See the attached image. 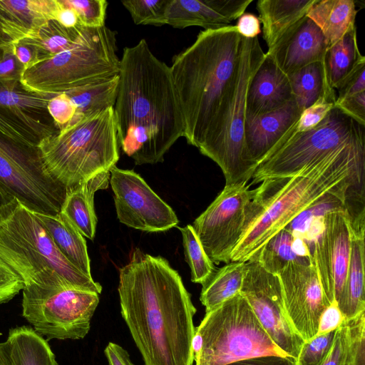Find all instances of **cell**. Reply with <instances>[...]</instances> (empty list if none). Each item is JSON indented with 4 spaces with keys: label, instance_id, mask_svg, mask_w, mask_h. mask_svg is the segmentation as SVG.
<instances>
[{
    "label": "cell",
    "instance_id": "ac0fdd59",
    "mask_svg": "<svg viewBox=\"0 0 365 365\" xmlns=\"http://www.w3.org/2000/svg\"><path fill=\"white\" fill-rule=\"evenodd\" d=\"M287 317L299 336L307 341L317 336L321 315L329 305L314 261L292 262L277 274Z\"/></svg>",
    "mask_w": 365,
    "mask_h": 365
},
{
    "label": "cell",
    "instance_id": "30bf717a",
    "mask_svg": "<svg viewBox=\"0 0 365 365\" xmlns=\"http://www.w3.org/2000/svg\"><path fill=\"white\" fill-rule=\"evenodd\" d=\"M297 123V122H296ZM293 125L257 165L250 185L292 176L337 150L365 138L362 125L334 107L314 128L297 132Z\"/></svg>",
    "mask_w": 365,
    "mask_h": 365
},
{
    "label": "cell",
    "instance_id": "f546056e",
    "mask_svg": "<svg viewBox=\"0 0 365 365\" xmlns=\"http://www.w3.org/2000/svg\"><path fill=\"white\" fill-rule=\"evenodd\" d=\"M357 11L354 0H317L306 16L319 28L329 48L356 26Z\"/></svg>",
    "mask_w": 365,
    "mask_h": 365
},
{
    "label": "cell",
    "instance_id": "f907efd6",
    "mask_svg": "<svg viewBox=\"0 0 365 365\" xmlns=\"http://www.w3.org/2000/svg\"><path fill=\"white\" fill-rule=\"evenodd\" d=\"M12 47L15 56L24 66V69L38 61V52L31 45L23 41H19L12 43Z\"/></svg>",
    "mask_w": 365,
    "mask_h": 365
},
{
    "label": "cell",
    "instance_id": "ab89813d",
    "mask_svg": "<svg viewBox=\"0 0 365 365\" xmlns=\"http://www.w3.org/2000/svg\"><path fill=\"white\" fill-rule=\"evenodd\" d=\"M336 331L317 335L304 341L295 359L296 365H321L332 348Z\"/></svg>",
    "mask_w": 365,
    "mask_h": 365
},
{
    "label": "cell",
    "instance_id": "484cf974",
    "mask_svg": "<svg viewBox=\"0 0 365 365\" xmlns=\"http://www.w3.org/2000/svg\"><path fill=\"white\" fill-rule=\"evenodd\" d=\"M317 0H259L256 8L263 38L272 48L299 22Z\"/></svg>",
    "mask_w": 365,
    "mask_h": 365
},
{
    "label": "cell",
    "instance_id": "52a82bcc",
    "mask_svg": "<svg viewBox=\"0 0 365 365\" xmlns=\"http://www.w3.org/2000/svg\"><path fill=\"white\" fill-rule=\"evenodd\" d=\"M113 107L61 130L38 145L51 177L70 188L110 171L119 159Z\"/></svg>",
    "mask_w": 365,
    "mask_h": 365
},
{
    "label": "cell",
    "instance_id": "4dcf8cb0",
    "mask_svg": "<svg viewBox=\"0 0 365 365\" xmlns=\"http://www.w3.org/2000/svg\"><path fill=\"white\" fill-rule=\"evenodd\" d=\"M245 262L233 261L217 269L202 284L200 299L208 312L240 292Z\"/></svg>",
    "mask_w": 365,
    "mask_h": 365
},
{
    "label": "cell",
    "instance_id": "2e32d148",
    "mask_svg": "<svg viewBox=\"0 0 365 365\" xmlns=\"http://www.w3.org/2000/svg\"><path fill=\"white\" fill-rule=\"evenodd\" d=\"M53 96L32 92L21 81H0V131L19 142L38 147L60 131L47 108Z\"/></svg>",
    "mask_w": 365,
    "mask_h": 365
},
{
    "label": "cell",
    "instance_id": "8d00e7d4",
    "mask_svg": "<svg viewBox=\"0 0 365 365\" xmlns=\"http://www.w3.org/2000/svg\"><path fill=\"white\" fill-rule=\"evenodd\" d=\"M346 322L347 346L344 365H365V311Z\"/></svg>",
    "mask_w": 365,
    "mask_h": 365
},
{
    "label": "cell",
    "instance_id": "1f68e13d",
    "mask_svg": "<svg viewBox=\"0 0 365 365\" xmlns=\"http://www.w3.org/2000/svg\"><path fill=\"white\" fill-rule=\"evenodd\" d=\"M362 63L365 57L359 50L354 26L327 51L324 63L329 85L335 90Z\"/></svg>",
    "mask_w": 365,
    "mask_h": 365
},
{
    "label": "cell",
    "instance_id": "f1b7e54d",
    "mask_svg": "<svg viewBox=\"0 0 365 365\" xmlns=\"http://www.w3.org/2000/svg\"><path fill=\"white\" fill-rule=\"evenodd\" d=\"M250 259H255L265 270L277 275L289 264L309 263L313 257L309 245L283 229Z\"/></svg>",
    "mask_w": 365,
    "mask_h": 365
},
{
    "label": "cell",
    "instance_id": "d6986e66",
    "mask_svg": "<svg viewBox=\"0 0 365 365\" xmlns=\"http://www.w3.org/2000/svg\"><path fill=\"white\" fill-rule=\"evenodd\" d=\"M328 48L319 28L305 16L265 53L288 76L309 64L324 61Z\"/></svg>",
    "mask_w": 365,
    "mask_h": 365
},
{
    "label": "cell",
    "instance_id": "f6af8a7d",
    "mask_svg": "<svg viewBox=\"0 0 365 365\" xmlns=\"http://www.w3.org/2000/svg\"><path fill=\"white\" fill-rule=\"evenodd\" d=\"M335 107L362 125H365V91L336 101Z\"/></svg>",
    "mask_w": 365,
    "mask_h": 365
},
{
    "label": "cell",
    "instance_id": "7bdbcfd3",
    "mask_svg": "<svg viewBox=\"0 0 365 365\" xmlns=\"http://www.w3.org/2000/svg\"><path fill=\"white\" fill-rule=\"evenodd\" d=\"M335 89L338 91L336 101L365 91V63L360 64Z\"/></svg>",
    "mask_w": 365,
    "mask_h": 365
},
{
    "label": "cell",
    "instance_id": "e575fe53",
    "mask_svg": "<svg viewBox=\"0 0 365 365\" xmlns=\"http://www.w3.org/2000/svg\"><path fill=\"white\" fill-rule=\"evenodd\" d=\"M179 230L182 236L185 259L191 271V281L202 284L216 268L205 253L192 226L187 225Z\"/></svg>",
    "mask_w": 365,
    "mask_h": 365
},
{
    "label": "cell",
    "instance_id": "74e56055",
    "mask_svg": "<svg viewBox=\"0 0 365 365\" xmlns=\"http://www.w3.org/2000/svg\"><path fill=\"white\" fill-rule=\"evenodd\" d=\"M336 99L335 90L329 86L314 104L302 112L294 124V130L297 132H304L314 128L335 107Z\"/></svg>",
    "mask_w": 365,
    "mask_h": 365
},
{
    "label": "cell",
    "instance_id": "3957f363",
    "mask_svg": "<svg viewBox=\"0 0 365 365\" xmlns=\"http://www.w3.org/2000/svg\"><path fill=\"white\" fill-rule=\"evenodd\" d=\"M365 138L303 168L292 176L265 179L247 210L231 262H247L304 210L329 194H364Z\"/></svg>",
    "mask_w": 365,
    "mask_h": 365
},
{
    "label": "cell",
    "instance_id": "6da1fadb",
    "mask_svg": "<svg viewBox=\"0 0 365 365\" xmlns=\"http://www.w3.org/2000/svg\"><path fill=\"white\" fill-rule=\"evenodd\" d=\"M120 313L145 365H192L196 309L168 262L139 249L120 269Z\"/></svg>",
    "mask_w": 365,
    "mask_h": 365
},
{
    "label": "cell",
    "instance_id": "d4e9b609",
    "mask_svg": "<svg viewBox=\"0 0 365 365\" xmlns=\"http://www.w3.org/2000/svg\"><path fill=\"white\" fill-rule=\"evenodd\" d=\"M110 171L103 172L75 187L68 188L61 208L63 213L83 237L93 240L97 217L94 210V195L106 189L109 184Z\"/></svg>",
    "mask_w": 365,
    "mask_h": 365
},
{
    "label": "cell",
    "instance_id": "c3c4849f",
    "mask_svg": "<svg viewBox=\"0 0 365 365\" xmlns=\"http://www.w3.org/2000/svg\"><path fill=\"white\" fill-rule=\"evenodd\" d=\"M225 365H296V361L288 356L270 354L243 359Z\"/></svg>",
    "mask_w": 365,
    "mask_h": 365
},
{
    "label": "cell",
    "instance_id": "7402d4cb",
    "mask_svg": "<svg viewBox=\"0 0 365 365\" xmlns=\"http://www.w3.org/2000/svg\"><path fill=\"white\" fill-rule=\"evenodd\" d=\"M293 100L288 76L265 53L248 88L245 121L278 110Z\"/></svg>",
    "mask_w": 365,
    "mask_h": 365
},
{
    "label": "cell",
    "instance_id": "7a4b0ae2",
    "mask_svg": "<svg viewBox=\"0 0 365 365\" xmlns=\"http://www.w3.org/2000/svg\"><path fill=\"white\" fill-rule=\"evenodd\" d=\"M113 110L119 145L136 165L163 162L184 137L170 66L153 54L145 39L123 50Z\"/></svg>",
    "mask_w": 365,
    "mask_h": 365
},
{
    "label": "cell",
    "instance_id": "4fadbf2b",
    "mask_svg": "<svg viewBox=\"0 0 365 365\" xmlns=\"http://www.w3.org/2000/svg\"><path fill=\"white\" fill-rule=\"evenodd\" d=\"M247 182L225 185L197 217L193 230L214 264L231 262V255L246 225L247 209L256 190Z\"/></svg>",
    "mask_w": 365,
    "mask_h": 365
},
{
    "label": "cell",
    "instance_id": "ba28073f",
    "mask_svg": "<svg viewBox=\"0 0 365 365\" xmlns=\"http://www.w3.org/2000/svg\"><path fill=\"white\" fill-rule=\"evenodd\" d=\"M115 32L106 25L86 28L73 48L24 69L21 84L28 90L56 95L118 76Z\"/></svg>",
    "mask_w": 365,
    "mask_h": 365
},
{
    "label": "cell",
    "instance_id": "11a10c76",
    "mask_svg": "<svg viewBox=\"0 0 365 365\" xmlns=\"http://www.w3.org/2000/svg\"><path fill=\"white\" fill-rule=\"evenodd\" d=\"M0 365H9L6 360V358L5 356L4 351L2 349L1 342H0Z\"/></svg>",
    "mask_w": 365,
    "mask_h": 365
},
{
    "label": "cell",
    "instance_id": "9f6ffc18",
    "mask_svg": "<svg viewBox=\"0 0 365 365\" xmlns=\"http://www.w3.org/2000/svg\"><path fill=\"white\" fill-rule=\"evenodd\" d=\"M10 43H9L0 31V49L3 48L4 47L6 46Z\"/></svg>",
    "mask_w": 365,
    "mask_h": 365
},
{
    "label": "cell",
    "instance_id": "db71d44e",
    "mask_svg": "<svg viewBox=\"0 0 365 365\" xmlns=\"http://www.w3.org/2000/svg\"><path fill=\"white\" fill-rule=\"evenodd\" d=\"M14 197L8 192L6 187L0 182V208L10 202Z\"/></svg>",
    "mask_w": 365,
    "mask_h": 365
},
{
    "label": "cell",
    "instance_id": "4316f807",
    "mask_svg": "<svg viewBox=\"0 0 365 365\" xmlns=\"http://www.w3.org/2000/svg\"><path fill=\"white\" fill-rule=\"evenodd\" d=\"M1 344L9 365H58L47 340L30 326L11 329Z\"/></svg>",
    "mask_w": 365,
    "mask_h": 365
},
{
    "label": "cell",
    "instance_id": "d590c367",
    "mask_svg": "<svg viewBox=\"0 0 365 365\" xmlns=\"http://www.w3.org/2000/svg\"><path fill=\"white\" fill-rule=\"evenodd\" d=\"M168 0H127L121 1L137 25L161 26L165 24Z\"/></svg>",
    "mask_w": 365,
    "mask_h": 365
},
{
    "label": "cell",
    "instance_id": "8fae6325",
    "mask_svg": "<svg viewBox=\"0 0 365 365\" xmlns=\"http://www.w3.org/2000/svg\"><path fill=\"white\" fill-rule=\"evenodd\" d=\"M22 292V316L46 340L81 339L88 334L98 294L73 287Z\"/></svg>",
    "mask_w": 365,
    "mask_h": 365
},
{
    "label": "cell",
    "instance_id": "bcb514c9",
    "mask_svg": "<svg viewBox=\"0 0 365 365\" xmlns=\"http://www.w3.org/2000/svg\"><path fill=\"white\" fill-rule=\"evenodd\" d=\"M347 346V326L344 320L336 329L332 348L321 365H344Z\"/></svg>",
    "mask_w": 365,
    "mask_h": 365
},
{
    "label": "cell",
    "instance_id": "277c9868",
    "mask_svg": "<svg viewBox=\"0 0 365 365\" xmlns=\"http://www.w3.org/2000/svg\"><path fill=\"white\" fill-rule=\"evenodd\" d=\"M242 36L235 26L201 31L170 66L188 144L196 148L217 113L235 70Z\"/></svg>",
    "mask_w": 365,
    "mask_h": 365
},
{
    "label": "cell",
    "instance_id": "44dd1931",
    "mask_svg": "<svg viewBox=\"0 0 365 365\" xmlns=\"http://www.w3.org/2000/svg\"><path fill=\"white\" fill-rule=\"evenodd\" d=\"M61 7L59 0H0V31L11 43L34 37Z\"/></svg>",
    "mask_w": 365,
    "mask_h": 365
},
{
    "label": "cell",
    "instance_id": "d6a6232c",
    "mask_svg": "<svg viewBox=\"0 0 365 365\" xmlns=\"http://www.w3.org/2000/svg\"><path fill=\"white\" fill-rule=\"evenodd\" d=\"M86 29L81 26L67 28L56 20H51L36 36L21 41L36 49L38 61H40L75 46L82 38Z\"/></svg>",
    "mask_w": 365,
    "mask_h": 365
},
{
    "label": "cell",
    "instance_id": "7dc6e473",
    "mask_svg": "<svg viewBox=\"0 0 365 365\" xmlns=\"http://www.w3.org/2000/svg\"><path fill=\"white\" fill-rule=\"evenodd\" d=\"M344 320L336 302H333L324 310L321 315L317 335L336 330Z\"/></svg>",
    "mask_w": 365,
    "mask_h": 365
},
{
    "label": "cell",
    "instance_id": "816d5d0a",
    "mask_svg": "<svg viewBox=\"0 0 365 365\" xmlns=\"http://www.w3.org/2000/svg\"><path fill=\"white\" fill-rule=\"evenodd\" d=\"M104 353L109 365H134L128 351L118 344L109 342Z\"/></svg>",
    "mask_w": 365,
    "mask_h": 365
},
{
    "label": "cell",
    "instance_id": "f35d334b",
    "mask_svg": "<svg viewBox=\"0 0 365 365\" xmlns=\"http://www.w3.org/2000/svg\"><path fill=\"white\" fill-rule=\"evenodd\" d=\"M61 4L73 9L80 24L86 28H98L105 24L108 2L106 0H59Z\"/></svg>",
    "mask_w": 365,
    "mask_h": 365
},
{
    "label": "cell",
    "instance_id": "e0dca14e",
    "mask_svg": "<svg viewBox=\"0 0 365 365\" xmlns=\"http://www.w3.org/2000/svg\"><path fill=\"white\" fill-rule=\"evenodd\" d=\"M312 255L329 304L341 297L349 269L351 250L350 217L346 206L327 212L314 239Z\"/></svg>",
    "mask_w": 365,
    "mask_h": 365
},
{
    "label": "cell",
    "instance_id": "5bb4252c",
    "mask_svg": "<svg viewBox=\"0 0 365 365\" xmlns=\"http://www.w3.org/2000/svg\"><path fill=\"white\" fill-rule=\"evenodd\" d=\"M240 293L277 346L296 359L304 341L287 317L278 276L265 270L255 259H250L246 262Z\"/></svg>",
    "mask_w": 365,
    "mask_h": 365
},
{
    "label": "cell",
    "instance_id": "ffe728a7",
    "mask_svg": "<svg viewBox=\"0 0 365 365\" xmlns=\"http://www.w3.org/2000/svg\"><path fill=\"white\" fill-rule=\"evenodd\" d=\"M252 0H168L165 24L175 29L201 26L205 30L229 26Z\"/></svg>",
    "mask_w": 365,
    "mask_h": 365
},
{
    "label": "cell",
    "instance_id": "836d02e7",
    "mask_svg": "<svg viewBox=\"0 0 365 365\" xmlns=\"http://www.w3.org/2000/svg\"><path fill=\"white\" fill-rule=\"evenodd\" d=\"M288 77L294 99L302 111L314 104L330 86L324 61L309 64Z\"/></svg>",
    "mask_w": 365,
    "mask_h": 365
},
{
    "label": "cell",
    "instance_id": "603a6c76",
    "mask_svg": "<svg viewBox=\"0 0 365 365\" xmlns=\"http://www.w3.org/2000/svg\"><path fill=\"white\" fill-rule=\"evenodd\" d=\"M302 112L293 100L278 110L245 121V145L248 161L256 168L296 123Z\"/></svg>",
    "mask_w": 365,
    "mask_h": 365
},
{
    "label": "cell",
    "instance_id": "83f0119b",
    "mask_svg": "<svg viewBox=\"0 0 365 365\" xmlns=\"http://www.w3.org/2000/svg\"><path fill=\"white\" fill-rule=\"evenodd\" d=\"M34 213L60 252L78 270L91 277L86 242L73 224L61 212L56 215Z\"/></svg>",
    "mask_w": 365,
    "mask_h": 365
},
{
    "label": "cell",
    "instance_id": "9a60e30c",
    "mask_svg": "<svg viewBox=\"0 0 365 365\" xmlns=\"http://www.w3.org/2000/svg\"><path fill=\"white\" fill-rule=\"evenodd\" d=\"M109 182L119 221L145 232H163L176 227L178 218L135 172L113 167Z\"/></svg>",
    "mask_w": 365,
    "mask_h": 365
},
{
    "label": "cell",
    "instance_id": "b9f144b4",
    "mask_svg": "<svg viewBox=\"0 0 365 365\" xmlns=\"http://www.w3.org/2000/svg\"><path fill=\"white\" fill-rule=\"evenodd\" d=\"M47 108L59 130L72 125L73 113L66 93L54 95L48 102Z\"/></svg>",
    "mask_w": 365,
    "mask_h": 365
},
{
    "label": "cell",
    "instance_id": "5b68a950",
    "mask_svg": "<svg viewBox=\"0 0 365 365\" xmlns=\"http://www.w3.org/2000/svg\"><path fill=\"white\" fill-rule=\"evenodd\" d=\"M0 257L21 277L24 289L102 291L60 252L34 212L14 197L0 208Z\"/></svg>",
    "mask_w": 365,
    "mask_h": 365
},
{
    "label": "cell",
    "instance_id": "9c48e42d",
    "mask_svg": "<svg viewBox=\"0 0 365 365\" xmlns=\"http://www.w3.org/2000/svg\"><path fill=\"white\" fill-rule=\"evenodd\" d=\"M192 349L195 365H225L262 355L287 356L240 293L205 312L195 329Z\"/></svg>",
    "mask_w": 365,
    "mask_h": 365
},
{
    "label": "cell",
    "instance_id": "681fc988",
    "mask_svg": "<svg viewBox=\"0 0 365 365\" xmlns=\"http://www.w3.org/2000/svg\"><path fill=\"white\" fill-rule=\"evenodd\" d=\"M235 27L245 38H253L261 33L260 21L252 13H244L238 19Z\"/></svg>",
    "mask_w": 365,
    "mask_h": 365
},
{
    "label": "cell",
    "instance_id": "cb8c5ba5",
    "mask_svg": "<svg viewBox=\"0 0 365 365\" xmlns=\"http://www.w3.org/2000/svg\"><path fill=\"white\" fill-rule=\"evenodd\" d=\"M349 217L351 250L349 269L344 292L336 302L345 320H349L365 311V209L349 215Z\"/></svg>",
    "mask_w": 365,
    "mask_h": 365
},
{
    "label": "cell",
    "instance_id": "7c38bea8",
    "mask_svg": "<svg viewBox=\"0 0 365 365\" xmlns=\"http://www.w3.org/2000/svg\"><path fill=\"white\" fill-rule=\"evenodd\" d=\"M0 182L26 207L44 215L60 212L68 190L49 174L38 147L1 131Z\"/></svg>",
    "mask_w": 365,
    "mask_h": 365
},
{
    "label": "cell",
    "instance_id": "60d3db41",
    "mask_svg": "<svg viewBox=\"0 0 365 365\" xmlns=\"http://www.w3.org/2000/svg\"><path fill=\"white\" fill-rule=\"evenodd\" d=\"M24 287L21 277L0 257V305L11 300Z\"/></svg>",
    "mask_w": 365,
    "mask_h": 365
},
{
    "label": "cell",
    "instance_id": "8992f818",
    "mask_svg": "<svg viewBox=\"0 0 365 365\" xmlns=\"http://www.w3.org/2000/svg\"><path fill=\"white\" fill-rule=\"evenodd\" d=\"M264 57L258 37L242 38L234 73L197 147L221 168L225 185L247 182L256 168L246 156L245 107L250 82Z\"/></svg>",
    "mask_w": 365,
    "mask_h": 365
},
{
    "label": "cell",
    "instance_id": "6f0895ef",
    "mask_svg": "<svg viewBox=\"0 0 365 365\" xmlns=\"http://www.w3.org/2000/svg\"><path fill=\"white\" fill-rule=\"evenodd\" d=\"M4 48L0 49V59L2 58L4 53Z\"/></svg>",
    "mask_w": 365,
    "mask_h": 365
},
{
    "label": "cell",
    "instance_id": "f5cc1de1",
    "mask_svg": "<svg viewBox=\"0 0 365 365\" xmlns=\"http://www.w3.org/2000/svg\"><path fill=\"white\" fill-rule=\"evenodd\" d=\"M61 6L62 7L58 14L56 21L67 28L81 26L75 11L70 7L64 6L62 4Z\"/></svg>",
    "mask_w": 365,
    "mask_h": 365
},
{
    "label": "cell",
    "instance_id": "ee69618b",
    "mask_svg": "<svg viewBox=\"0 0 365 365\" xmlns=\"http://www.w3.org/2000/svg\"><path fill=\"white\" fill-rule=\"evenodd\" d=\"M24 68L14 55L12 43L5 46L0 59V81H21Z\"/></svg>",
    "mask_w": 365,
    "mask_h": 365
}]
</instances>
